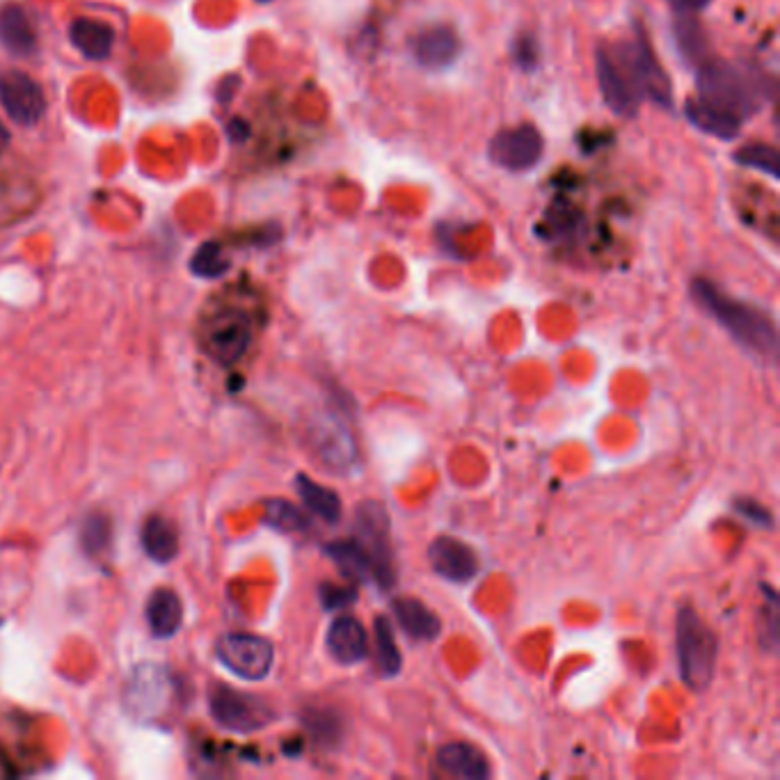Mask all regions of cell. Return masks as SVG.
Returning a JSON list of instances; mask_svg holds the SVG:
<instances>
[{
  "label": "cell",
  "instance_id": "1",
  "mask_svg": "<svg viewBox=\"0 0 780 780\" xmlns=\"http://www.w3.org/2000/svg\"><path fill=\"white\" fill-rule=\"evenodd\" d=\"M691 293L700 308L709 316H715L743 349H749L771 362L778 357V332L767 312L724 293L709 280H694Z\"/></svg>",
  "mask_w": 780,
  "mask_h": 780
},
{
  "label": "cell",
  "instance_id": "2",
  "mask_svg": "<svg viewBox=\"0 0 780 780\" xmlns=\"http://www.w3.org/2000/svg\"><path fill=\"white\" fill-rule=\"evenodd\" d=\"M696 87L698 101L728 115H735L741 122L753 117L760 111V106L765 104V94L771 96V92L765 90L762 79L749 76L741 66L721 58H707L700 62Z\"/></svg>",
  "mask_w": 780,
  "mask_h": 780
},
{
  "label": "cell",
  "instance_id": "3",
  "mask_svg": "<svg viewBox=\"0 0 780 780\" xmlns=\"http://www.w3.org/2000/svg\"><path fill=\"white\" fill-rule=\"evenodd\" d=\"M677 666L685 687L700 694L709 689L715 680L717 657H719V638L711 627L698 616L694 606H685L677 614Z\"/></svg>",
  "mask_w": 780,
  "mask_h": 780
},
{
  "label": "cell",
  "instance_id": "4",
  "mask_svg": "<svg viewBox=\"0 0 780 780\" xmlns=\"http://www.w3.org/2000/svg\"><path fill=\"white\" fill-rule=\"evenodd\" d=\"M614 53L627 66L632 81L636 83L643 98H651L664 111H673V83L659 64L646 30L638 23L634 25V40L621 46H614Z\"/></svg>",
  "mask_w": 780,
  "mask_h": 780
},
{
  "label": "cell",
  "instance_id": "5",
  "mask_svg": "<svg viewBox=\"0 0 780 780\" xmlns=\"http://www.w3.org/2000/svg\"><path fill=\"white\" fill-rule=\"evenodd\" d=\"M252 334V319L243 310H220L201 325V349L214 362L233 366L250 351Z\"/></svg>",
  "mask_w": 780,
  "mask_h": 780
},
{
  "label": "cell",
  "instance_id": "6",
  "mask_svg": "<svg viewBox=\"0 0 780 780\" xmlns=\"http://www.w3.org/2000/svg\"><path fill=\"white\" fill-rule=\"evenodd\" d=\"M218 659L241 680L259 683L275 662L273 643L257 634H225L216 646Z\"/></svg>",
  "mask_w": 780,
  "mask_h": 780
},
{
  "label": "cell",
  "instance_id": "7",
  "mask_svg": "<svg viewBox=\"0 0 780 780\" xmlns=\"http://www.w3.org/2000/svg\"><path fill=\"white\" fill-rule=\"evenodd\" d=\"M211 715L218 726L231 732H257L275 719V711L257 696L239 694L229 687H216L209 698Z\"/></svg>",
  "mask_w": 780,
  "mask_h": 780
},
{
  "label": "cell",
  "instance_id": "8",
  "mask_svg": "<svg viewBox=\"0 0 780 780\" xmlns=\"http://www.w3.org/2000/svg\"><path fill=\"white\" fill-rule=\"evenodd\" d=\"M595 74H597V85H600L602 98H604V104L609 106V111L618 117H625V119L636 117L643 96H641L636 83L632 81L627 66L614 53V49L600 46L595 51Z\"/></svg>",
  "mask_w": 780,
  "mask_h": 780
},
{
  "label": "cell",
  "instance_id": "9",
  "mask_svg": "<svg viewBox=\"0 0 780 780\" xmlns=\"http://www.w3.org/2000/svg\"><path fill=\"white\" fill-rule=\"evenodd\" d=\"M308 435L316 458L327 469L346 474L357 465V445L342 419L334 415H316Z\"/></svg>",
  "mask_w": 780,
  "mask_h": 780
},
{
  "label": "cell",
  "instance_id": "10",
  "mask_svg": "<svg viewBox=\"0 0 780 780\" xmlns=\"http://www.w3.org/2000/svg\"><path fill=\"white\" fill-rule=\"evenodd\" d=\"M542 135L533 124L499 131L488 145V156L508 173H527L542 158Z\"/></svg>",
  "mask_w": 780,
  "mask_h": 780
},
{
  "label": "cell",
  "instance_id": "11",
  "mask_svg": "<svg viewBox=\"0 0 780 780\" xmlns=\"http://www.w3.org/2000/svg\"><path fill=\"white\" fill-rule=\"evenodd\" d=\"M0 106L19 126H35L46 113V96L38 81L23 72L0 76Z\"/></svg>",
  "mask_w": 780,
  "mask_h": 780
},
{
  "label": "cell",
  "instance_id": "12",
  "mask_svg": "<svg viewBox=\"0 0 780 780\" xmlns=\"http://www.w3.org/2000/svg\"><path fill=\"white\" fill-rule=\"evenodd\" d=\"M355 538L376 559L385 574L394 580L392 568V548H389V516L385 506L378 501H364L355 511Z\"/></svg>",
  "mask_w": 780,
  "mask_h": 780
},
{
  "label": "cell",
  "instance_id": "13",
  "mask_svg": "<svg viewBox=\"0 0 780 780\" xmlns=\"http://www.w3.org/2000/svg\"><path fill=\"white\" fill-rule=\"evenodd\" d=\"M430 568L449 582L465 584L471 582L479 572V557L458 538H437L428 548Z\"/></svg>",
  "mask_w": 780,
  "mask_h": 780
},
{
  "label": "cell",
  "instance_id": "14",
  "mask_svg": "<svg viewBox=\"0 0 780 780\" xmlns=\"http://www.w3.org/2000/svg\"><path fill=\"white\" fill-rule=\"evenodd\" d=\"M410 51L417 64H422L424 70L437 72V70H447V66H451L458 60L462 44L454 28L430 25L413 38Z\"/></svg>",
  "mask_w": 780,
  "mask_h": 780
},
{
  "label": "cell",
  "instance_id": "15",
  "mask_svg": "<svg viewBox=\"0 0 780 780\" xmlns=\"http://www.w3.org/2000/svg\"><path fill=\"white\" fill-rule=\"evenodd\" d=\"M325 554L336 563V568L342 570L346 576H353V580L376 582L383 591H389L394 586L392 576L383 572V568L376 563V559L371 557V552L362 545L357 538L332 542V545L325 548Z\"/></svg>",
  "mask_w": 780,
  "mask_h": 780
},
{
  "label": "cell",
  "instance_id": "16",
  "mask_svg": "<svg viewBox=\"0 0 780 780\" xmlns=\"http://www.w3.org/2000/svg\"><path fill=\"white\" fill-rule=\"evenodd\" d=\"M327 653L334 662L353 666L368 653V636L362 623L353 616H339L327 630Z\"/></svg>",
  "mask_w": 780,
  "mask_h": 780
},
{
  "label": "cell",
  "instance_id": "17",
  "mask_svg": "<svg viewBox=\"0 0 780 780\" xmlns=\"http://www.w3.org/2000/svg\"><path fill=\"white\" fill-rule=\"evenodd\" d=\"M437 765L443 771L465 780H483L490 776V762L474 743L454 741L437 751Z\"/></svg>",
  "mask_w": 780,
  "mask_h": 780
},
{
  "label": "cell",
  "instance_id": "18",
  "mask_svg": "<svg viewBox=\"0 0 780 780\" xmlns=\"http://www.w3.org/2000/svg\"><path fill=\"white\" fill-rule=\"evenodd\" d=\"M392 612L401 630L415 641H435L443 632V621L417 597H396Z\"/></svg>",
  "mask_w": 780,
  "mask_h": 780
},
{
  "label": "cell",
  "instance_id": "19",
  "mask_svg": "<svg viewBox=\"0 0 780 780\" xmlns=\"http://www.w3.org/2000/svg\"><path fill=\"white\" fill-rule=\"evenodd\" d=\"M167 677L163 668L158 666H145L138 668L133 675V683L128 687L131 696V707L135 711H143L147 717H154L156 711H160L163 700L167 698Z\"/></svg>",
  "mask_w": 780,
  "mask_h": 780
},
{
  "label": "cell",
  "instance_id": "20",
  "mask_svg": "<svg viewBox=\"0 0 780 780\" xmlns=\"http://www.w3.org/2000/svg\"><path fill=\"white\" fill-rule=\"evenodd\" d=\"M184 604L173 589H158L147 602V625L156 638H169L181 630Z\"/></svg>",
  "mask_w": 780,
  "mask_h": 780
},
{
  "label": "cell",
  "instance_id": "21",
  "mask_svg": "<svg viewBox=\"0 0 780 780\" xmlns=\"http://www.w3.org/2000/svg\"><path fill=\"white\" fill-rule=\"evenodd\" d=\"M0 44L14 55H30L38 49L35 28L19 6L0 8Z\"/></svg>",
  "mask_w": 780,
  "mask_h": 780
},
{
  "label": "cell",
  "instance_id": "22",
  "mask_svg": "<svg viewBox=\"0 0 780 780\" xmlns=\"http://www.w3.org/2000/svg\"><path fill=\"white\" fill-rule=\"evenodd\" d=\"M685 115L698 131H703L707 135H715V138L726 141V143L739 138L741 124H743L739 117L711 108V106L703 104V101H698V98L687 101Z\"/></svg>",
  "mask_w": 780,
  "mask_h": 780
},
{
  "label": "cell",
  "instance_id": "23",
  "mask_svg": "<svg viewBox=\"0 0 780 780\" xmlns=\"http://www.w3.org/2000/svg\"><path fill=\"white\" fill-rule=\"evenodd\" d=\"M72 44L90 60H104L115 44V32L108 23L94 19H76L70 28Z\"/></svg>",
  "mask_w": 780,
  "mask_h": 780
},
{
  "label": "cell",
  "instance_id": "24",
  "mask_svg": "<svg viewBox=\"0 0 780 780\" xmlns=\"http://www.w3.org/2000/svg\"><path fill=\"white\" fill-rule=\"evenodd\" d=\"M141 538H143L145 554L156 563H169L179 554L177 529L173 527V522L160 516L147 518Z\"/></svg>",
  "mask_w": 780,
  "mask_h": 780
},
{
  "label": "cell",
  "instance_id": "25",
  "mask_svg": "<svg viewBox=\"0 0 780 780\" xmlns=\"http://www.w3.org/2000/svg\"><path fill=\"white\" fill-rule=\"evenodd\" d=\"M675 12L677 17L673 21V35H675L677 51H680V55L687 62L700 64L703 60H707L705 28L696 19V12H687V10H675Z\"/></svg>",
  "mask_w": 780,
  "mask_h": 780
},
{
  "label": "cell",
  "instance_id": "26",
  "mask_svg": "<svg viewBox=\"0 0 780 780\" xmlns=\"http://www.w3.org/2000/svg\"><path fill=\"white\" fill-rule=\"evenodd\" d=\"M295 488H298L302 503L308 506L316 518H321L327 524H336L339 520H342V499H339V495L334 490L323 488L321 483L312 481L310 477H304V474H300V477L295 479Z\"/></svg>",
  "mask_w": 780,
  "mask_h": 780
},
{
  "label": "cell",
  "instance_id": "27",
  "mask_svg": "<svg viewBox=\"0 0 780 780\" xmlns=\"http://www.w3.org/2000/svg\"><path fill=\"white\" fill-rule=\"evenodd\" d=\"M373 634H376V664L385 677H394L401 673L403 659L394 638V627L392 623L381 616L373 623Z\"/></svg>",
  "mask_w": 780,
  "mask_h": 780
},
{
  "label": "cell",
  "instance_id": "28",
  "mask_svg": "<svg viewBox=\"0 0 780 780\" xmlns=\"http://www.w3.org/2000/svg\"><path fill=\"white\" fill-rule=\"evenodd\" d=\"M732 158L737 165L758 169V173L771 177L773 181L780 179V156H778V149L771 145H760V143L746 145L737 149Z\"/></svg>",
  "mask_w": 780,
  "mask_h": 780
},
{
  "label": "cell",
  "instance_id": "29",
  "mask_svg": "<svg viewBox=\"0 0 780 780\" xmlns=\"http://www.w3.org/2000/svg\"><path fill=\"white\" fill-rule=\"evenodd\" d=\"M266 522H268V527L287 531V533L304 531L310 527L308 516H304L298 506H293L284 499H273V501L266 503Z\"/></svg>",
  "mask_w": 780,
  "mask_h": 780
},
{
  "label": "cell",
  "instance_id": "30",
  "mask_svg": "<svg viewBox=\"0 0 780 780\" xmlns=\"http://www.w3.org/2000/svg\"><path fill=\"white\" fill-rule=\"evenodd\" d=\"M190 270L197 278H205V280L222 278L229 270V261L225 259L220 243L211 241V243H205L201 248H197V252L193 254V261H190Z\"/></svg>",
  "mask_w": 780,
  "mask_h": 780
},
{
  "label": "cell",
  "instance_id": "31",
  "mask_svg": "<svg viewBox=\"0 0 780 780\" xmlns=\"http://www.w3.org/2000/svg\"><path fill=\"white\" fill-rule=\"evenodd\" d=\"M81 540H83V548L90 557L98 559L101 554H106L111 548V520L101 513H92L83 522Z\"/></svg>",
  "mask_w": 780,
  "mask_h": 780
},
{
  "label": "cell",
  "instance_id": "32",
  "mask_svg": "<svg viewBox=\"0 0 780 780\" xmlns=\"http://www.w3.org/2000/svg\"><path fill=\"white\" fill-rule=\"evenodd\" d=\"M308 728L316 737V741L330 746L342 741V719H339L334 711H316L308 719Z\"/></svg>",
  "mask_w": 780,
  "mask_h": 780
},
{
  "label": "cell",
  "instance_id": "33",
  "mask_svg": "<svg viewBox=\"0 0 780 780\" xmlns=\"http://www.w3.org/2000/svg\"><path fill=\"white\" fill-rule=\"evenodd\" d=\"M762 591L767 593V606H762V621L767 623V630H762L760 638L765 648L773 651L778 646V595L767 584H762Z\"/></svg>",
  "mask_w": 780,
  "mask_h": 780
},
{
  "label": "cell",
  "instance_id": "34",
  "mask_svg": "<svg viewBox=\"0 0 780 780\" xmlns=\"http://www.w3.org/2000/svg\"><path fill=\"white\" fill-rule=\"evenodd\" d=\"M735 511L739 516H743L749 522H753L756 527H765V529H771L773 524V518L771 513L767 511V508L753 499H737L735 501Z\"/></svg>",
  "mask_w": 780,
  "mask_h": 780
},
{
  "label": "cell",
  "instance_id": "35",
  "mask_svg": "<svg viewBox=\"0 0 780 780\" xmlns=\"http://www.w3.org/2000/svg\"><path fill=\"white\" fill-rule=\"evenodd\" d=\"M513 55H516V62L522 66L524 72H533L535 66H538V62H540L538 42H535L531 35L518 38L516 49H513Z\"/></svg>",
  "mask_w": 780,
  "mask_h": 780
},
{
  "label": "cell",
  "instance_id": "36",
  "mask_svg": "<svg viewBox=\"0 0 780 780\" xmlns=\"http://www.w3.org/2000/svg\"><path fill=\"white\" fill-rule=\"evenodd\" d=\"M321 602H323V606L327 609V612H336V609H344V606L355 602V591L353 589H344V586L325 584L321 589Z\"/></svg>",
  "mask_w": 780,
  "mask_h": 780
},
{
  "label": "cell",
  "instance_id": "37",
  "mask_svg": "<svg viewBox=\"0 0 780 780\" xmlns=\"http://www.w3.org/2000/svg\"><path fill=\"white\" fill-rule=\"evenodd\" d=\"M711 6V0H673L675 10H687V12H700Z\"/></svg>",
  "mask_w": 780,
  "mask_h": 780
},
{
  "label": "cell",
  "instance_id": "38",
  "mask_svg": "<svg viewBox=\"0 0 780 780\" xmlns=\"http://www.w3.org/2000/svg\"><path fill=\"white\" fill-rule=\"evenodd\" d=\"M8 143H10V133H8L6 124L0 122V149H6V147H8Z\"/></svg>",
  "mask_w": 780,
  "mask_h": 780
},
{
  "label": "cell",
  "instance_id": "39",
  "mask_svg": "<svg viewBox=\"0 0 780 780\" xmlns=\"http://www.w3.org/2000/svg\"><path fill=\"white\" fill-rule=\"evenodd\" d=\"M257 3H270V0H257Z\"/></svg>",
  "mask_w": 780,
  "mask_h": 780
},
{
  "label": "cell",
  "instance_id": "40",
  "mask_svg": "<svg viewBox=\"0 0 780 780\" xmlns=\"http://www.w3.org/2000/svg\"><path fill=\"white\" fill-rule=\"evenodd\" d=\"M668 3H670V6H673V0H668Z\"/></svg>",
  "mask_w": 780,
  "mask_h": 780
}]
</instances>
